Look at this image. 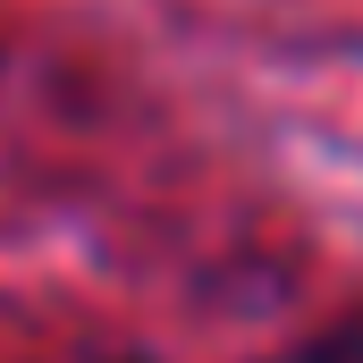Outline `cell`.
<instances>
[{
	"label": "cell",
	"mask_w": 363,
	"mask_h": 363,
	"mask_svg": "<svg viewBox=\"0 0 363 363\" xmlns=\"http://www.w3.org/2000/svg\"><path fill=\"white\" fill-rule=\"evenodd\" d=\"M304 363H363V321L330 330V338H313V347H304Z\"/></svg>",
	"instance_id": "1"
}]
</instances>
